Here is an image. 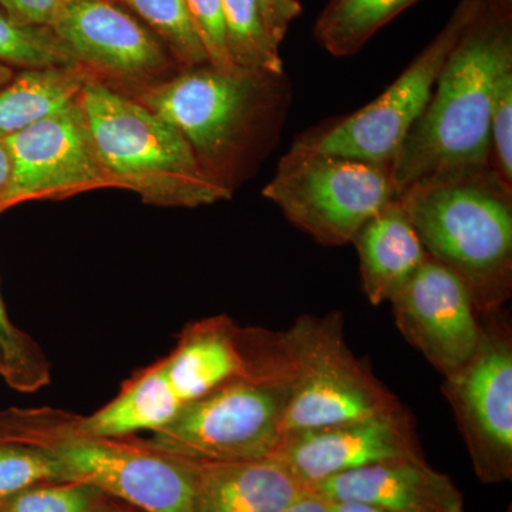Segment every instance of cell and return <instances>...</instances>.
Wrapping results in <instances>:
<instances>
[{
  "label": "cell",
  "instance_id": "cell-24",
  "mask_svg": "<svg viewBox=\"0 0 512 512\" xmlns=\"http://www.w3.org/2000/svg\"><path fill=\"white\" fill-rule=\"evenodd\" d=\"M0 63L20 69L79 64L50 26H23L0 10Z\"/></svg>",
  "mask_w": 512,
  "mask_h": 512
},
{
  "label": "cell",
  "instance_id": "cell-22",
  "mask_svg": "<svg viewBox=\"0 0 512 512\" xmlns=\"http://www.w3.org/2000/svg\"><path fill=\"white\" fill-rule=\"evenodd\" d=\"M222 8L228 53L235 66L251 73H285L258 0H222Z\"/></svg>",
  "mask_w": 512,
  "mask_h": 512
},
{
  "label": "cell",
  "instance_id": "cell-34",
  "mask_svg": "<svg viewBox=\"0 0 512 512\" xmlns=\"http://www.w3.org/2000/svg\"><path fill=\"white\" fill-rule=\"evenodd\" d=\"M333 512H389L372 507V505L359 503H332Z\"/></svg>",
  "mask_w": 512,
  "mask_h": 512
},
{
  "label": "cell",
  "instance_id": "cell-18",
  "mask_svg": "<svg viewBox=\"0 0 512 512\" xmlns=\"http://www.w3.org/2000/svg\"><path fill=\"white\" fill-rule=\"evenodd\" d=\"M352 244L359 255L363 292L375 306L389 302L429 258L399 198L370 218Z\"/></svg>",
  "mask_w": 512,
  "mask_h": 512
},
{
  "label": "cell",
  "instance_id": "cell-5",
  "mask_svg": "<svg viewBox=\"0 0 512 512\" xmlns=\"http://www.w3.org/2000/svg\"><path fill=\"white\" fill-rule=\"evenodd\" d=\"M79 103L109 187L127 188L158 207L231 198L232 191L202 170L180 131L130 94L92 77Z\"/></svg>",
  "mask_w": 512,
  "mask_h": 512
},
{
  "label": "cell",
  "instance_id": "cell-35",
  "mask_svg": "<svg viewBox=\"0 0 512 512\" xmlns=\"http://www.w3.org/2000/svg\"><path fill=\"white\" fill-rule=\"evenodd\" d=\"M16 70L8 64L0 63V89L6 86L15 77Z\"/></svg>",
  "mask_w": 512,
  "mask_h": 512
},
{
  "label": "cell",
  "instance_id": "cell-33",
  "mask_svg": "<svg viewBox=\"0 0 512 512\" xmlns=\"http://www.w3.org/2000/svg\"><path fill=\"white\" fill-rule=\"evenodd\" d=\"M10 164L8 151L3 146L2 140H0V214L3 212V195H5L6 188L9 183Z\"/></svg>",
  "mask_w": 512,
  "mask_h": 512
},
{
  "label": "cell",
  "instance_id": "cell-26",
  "mask_svg": "<svg viewBox=\"0 0 512 512\" xmlns=\"http://www.w3.org/2000/svg\"><path fill=\"white\" fill-rule=\"evenodd\" d=\"M110 501L82 481H46L0 501V512H104Z\"/></svg>",
  "mask_w": 512,
  "mask_h": 512
},
{
  "label": "cell",
  "instance_id": "cell-28",
  "mask_svg": "<svg viewBox=\"0 0 512 512\" xmlns=\"http://www.w3.org/2000/svg\"><path fill=\"white\" fill-rule=\"evenodd\" d=\"M490 167L512 190V66L495 84L490 126Z\"/></svg>",
  "mask_w": 512,
  "mask_h": 512
},
{
  "label": "cell",
  "instance_id": "cell-32",
  "mask_svg": "<svg viewBox=\"0 0 512 512\" xmlns=\"http://www.w3.org/2000/svg\"><path fill=\"white\" fill-rule=\"evenodd\" d=\"M282 512H333V504L311 488H306Z\"/></svg>",
  "mask_w": 512,
  "mask_h": 512
},
{
  "label": "cell",
  "instance_id": "cell-8",
  "mask_svg": "<svg viewBox=\"0 0 512 512\" xmlns=\"http://www.w3.org/2000/svg\"><path fill=\"white\" fill-rule=\"evenodd\" d=\"M286 335L292 393L282 434L366 419L400 406L346 345L339 312L301 316Z\"/></svg>",
  "mask_w": 512,
  "mask_h": 512
},
{
  "label": "cell",
  "instance_id": "cell-17",
  "mask_svg": "<svg viewBox=\"0 0 512 512\" xmlns=\"http://www.w3.org/2000/svg\"><path fill=\"white\" fill-rule=\"evenodd\" d=\"M305 490L274 456L200 463L195 512H282Z\"/></svg>",
  "mask_w": 512,
  "mask_h": 512
},
{
  "label": "cell",
  "instance_id": "cell-2",
  "mask_svg": "<svg viewBox=\"0 0 512 512\" xmlns=\"http://www.w3.org/2000/svg\"><path fill=\"white\" fill-rule=\"evenodd\" d=\"M433 261L466 284L481 315L512 292V190L490 165L431 175L399 195Z\"/></svg>",
  "mask_w": 512,
  "mask_h": 512
},
{
  "label": "cell",
  "instance_id": "cell-30",
  "mask_svg": "<svg viewBox=\"0 0 512 512\" xmlns=\"http://www.w3.org/2000/svg\"><path fill=\"white\" fill-rule=\"evenodd\" d=\"M60 6V0H0V10L23 26L52 25Z\"/></svg>",
  "mask_w": 512,
  "mask_h": 512
},
{
  "label": "cell",
  "instance_id": "cell-37",
  "mask_svg": "<svg viewBox=\"0 0 512 512\" xmlns=\"http://www.w3.org/2000/svg\"><path fill=\"white\" fill-rule=\"evenodd\" d=\"M60 2H62V5H63V3L80 2V0H60Z\"/></svg>",
  "mask_w": 512,
  "mask_h": 512
},
{
  "label": "cell",
  "instance_id": "cell-4",
  "mask_svg": "<svg viewBox=\"0 0 512 512\" xmlns=\"http://www.w3.org/2000/svg\"><path fill=\"white\" fill-rule=\"evenodd\" d=\"M0 439L42 448L67 480L141 512H195L200 463L154 450L140 440L92 436L77 416L52 409L0 412Z\"/></svg>",
  "mask_w": 512,
  "mask_h": 512
},
{
  "label": "cell",
  "instance_id": "cell-31",
  "mask_svg": "<svg viewBox=\"0 0 512 512\" xmlns=\"http://www.w3.org/2000/svg\"><path fill=\"white\" fill-rule=\"evenodd\" d=\"M258 3L269 35L281 47L292 23L303 12L302 3L299 0H258Z\"/></svg>",
  "mask_w": 512,
  "mask_h": 512
},
{
  "label": "cell",
  "instance_id": "cell-3",
  "mask_svg": "<svg viewBox=\"0 0 512 512\" xmlns=\"http://www.w3.org/2000/svg\"><path fill=\"white\" fill-rule=\"evenodd\" d=\"M130 96L177 128L202 170L232 191L249 147L259 136H276L292 90L285 73L232 76L202 64Z\"/></svg>",
  "mask_w": 512,
  "mask_h": 512
},
{
  "label": "cell",
  "instance_id": "cell-6",
  "mask_svg": "<svg viewBox=\"0 0 512 512\" xmlns=\"http://www.w3.org/2000/svg\"><path fill=\"white\" fill-rule=\"evenodd\" d=\"M262 195L319 244L339 247L352 242L396 191L390 165L291 147Z\"/></svg>",
  "mask_w": 512,
  "mask_h": 512
},
{
  "label": "cell",
  "instance_id": "cell-20",
  "mask_svg": "<svg viewBox=\"0 0 512 512\" xmlns=\"http://www.w3.org/2000/svg\"><path fill=\"white\" fill-rule=\"evenodd\" d=\"M92 77L96 76L82 64L16 73L0 89V138L72 106Z\"/></svg>",
  "mask_w": 512,
  "mask_h": 512
},
{
  "label": "cell",
  "instance_id": "cell-1",
  "mask_svg": "<svg viewBox=\"0 0 512 512\" xmlns=\"http://www.w3.org/2000/svg\"><path fill=\"white\" fill-rule=\"evenodd\" d=\"M510 66L512 12L485 0L390 165L396 198L431 175L490 165L495 84Z\"/></svg>",
  "mask_w": 512,
  "mask_h": 512
},
{
  "label": "cell",
  "instance_id": "cell-36",
  "mask_svg": "<svg viewBox=\"0 0 512 512\" xmlns=\"http://www.w3.org/2000/svg\"><path fill=\"white\" fill-rule=\"evenodd\" d=\"M104 512H141L140 510H137V508L131 507V505H127L124 503H120V501L113 500L111 498V501L109 505H107L106 511Z\"/></svg>",
  "mask_w": 512,
  "mask_h": 512
},
{
  "label": "cell",
  "instance_id": "cell-10",
  "mask_svg": "<svg viewBox=\"0 0 512 512\" xmlns=\"http://www.w3.org/2000/svg\"><path fill=\"white\" fill-rule=\"evenodd\" d=\"M481 322L476 353L444 377L443 393L478 480L501 484L512 478V329L503 309L484 313Z\"/></svg>",
  "mask_w": 512,
  "mask_h": 512
},
{
  "label": "cell",
  "instance_id": "cell-25",
  "mask_svg": "<svg viewBox=\"0 0 512 512\" xmlns=\"http://www.w3.org/2000/svg\"><path fill=\"white\" fill-rule=\"evenodd\" d=\"M0 376L22 393H33L50 383L45 353L10 319L0 292Z\"/></svg>",
  "mask_w": 512,
  "mask_h": 512
},
{
  "label": "cell",
  "instance_id": "cell-9",
  "mask_svg": "<svg viewBox=\"0 0 512 512\" xmlns=\"http://www.w3.org/2000/svg\"><path fill=\"white\" fill-rule=\"evenodd\" d=\"M485 0H460L444 28L394 83L363 109L299 134L292 147L392 165L407 134L429 103L444 63Z\"/></svg>",
  "mask_w": 512,
  "mask_h": 512
},
{
  "label": "cell",
  "instance_id": "cell-29",
  "mask_svg": "<svg viewBox=\"0 0 512 512\" xmlns=\"http://www.w3.org/2000/svg\"><path fill=\"white\" fill-rule=\"evenodd\" d=\"M187 6L192 25L207 53L208 63L232 76L244 73L235 66L228 53L222 0H187Z\"/></svg>",
  "mask_w": 512,
  "mask_h": 512
},
{
  "label": "cell",
  "instance_id": "cell-15",
  "mask_svg": "<svg viewBox=\"0 0 512 512\" xmlns=\"http://www.w3.org/2000/svg\"><path fill=\"white\" fill-rule=\"evenodd\" d=\"M309 488L330 503L366 504L389 512H464L457 485L426 458L383 461Z\"/></svg>",
  "mask_w": 512,
  "mask_h": 512
},
{
  "label": "cell",
  "instance_id": "cell-38",
  "mask_svg": "<svg viewBox=\"0 0 512 512\" xmlns=\"http://www.w3.org/2000/svg\"><path fill=\"white\" fill-rule=\"evenodd\" d=\"M508 512H511V508H510V510H508Z\"/></svg>",
  "mask_w": 512,
  "mask_h": 512
},
{
  "label": "cell",
  "instance_id": "cell-12",
  "mask_svg": "<svg viewBox=\"0 0 512 512\" xmlns=\"http://www.w3.org/2000/svg\"><path fill=\"white\" fill-rule=\"evenodd\" d=\"M0 140L10 164L3 211L25 201L63 200L109 187L79 100Z\"/></svg>",
  "mask_w": 512,
  "mask_h": 512
},
{
  "label": "cell",
  "instance_id": "cell-14",
  "mask_svg": "<svg viewBox=\"0 0 512 512\" xmlns=\"http://www.w3.org/2000/svg\"><path fill=\"white\" fill-rule=\"evenodd\" d=\"M274 457L306 488L333 476L390 460H424L402 404L366 419L282 434Z\"/></svg>",
  "mask_w": 512,
  "mask_h": 512
},
{
  "label": "cell",
  "instance_id": "cell-13",
  "mask_svg": "<svg viewBox=\"0 0 512 512\" xmlns=\"http://www.w3.org/2000/svg\"><path fill=\"white\" fill-rule=\"evenodd\" d=\"M389 302L403 338L444 377L476 353L481 313L466 284L446 266L427 258Z\"/></svg>",
  "mask_w": 512,
  "mask_h": 512
},
{
  "label": "cell",
  "instance_id": "cell-23",
  "mask_svg": "<svg viewBox=\"0 0 512 512\" xmlns=\"http://www.w3.org/2000/svg\"><path fill=\"white\" fill-rule=\"evenodd\" d=\"M153 30L170 50L181 69L208 63L207 53L194 25L187 0H120Z\"/></svg>",
  "mask_w": 512,
  "mask_h": 512
},
{
  "label": "cell",
  "instance_id": "cell-19",
  "mask_svg": "<svg viewBox=\"0 0 512 512\" xmlns=\"http://www.w3.org/2000/svg\"><path fill=\"white\" fill-rule=\"evenodd\" d=\"M183 406L160 360L128 380L96 413L77 416V427L92 436L126 439L140 431L156 433L163 429Z\"/></svg>",
  "mask_w": 512,
  "mask_h": 512
},
{
  "label": "cell",
  "instance_id": "cell-27",
  "mask_svg": "<svg viewBox=\"0 0 512 512\" xmlns=\"http://www.w3.org/2000/svg\"><path fill=\"white\" fill-rule=\"evenodd\" d=\"M63 480L62 467L42 448L0 439V501L32 485Z\"/></svg>",
  "mask_w": 512,
  "mask_h": 512
},
{
  "label": "cell",
  "instance_id": "cell-21",
  "mask_svg": "<svg viewBox=\"0 0 512 512\" xmlns=\"http://www.w3.org/2000/svg\"><path fill=\"white\" fill-rule=\"evenodd\" d=\"M419 0H328L313 26V39L329 55L359 53L387 23Z\"/></svg>",
  "mask_w": 512,
  "mask_h": 512
},
{
  "label": "cell",
  "instance_id": "cell-7",
  "mask_svg": "<svg viewBox=\"0 0 512 512\" xmlns=\"http://www.w3.org/2000/svg\"><path fill=\"white\" fill-rule=\"evenodd\" d=\"M292 387L268 377L232 380L184 404L167 426L141 443L195 463L272 457Z\"/></svg>",
  "mask_w": 512,
  "mask_h": 512
},
{
  "label": "cell",
  "instance_id": "cell-11",
  "mask_svg": "<svg viewBox=\"0 0 512 512\" xmlns=\"http://www.w3.org/2000/svg\"><path fill=\"white\" fill-rule=\"evenodd\" d=\"M50 28L79 64L127 94L181 70L160 37L120 0L63 3Z\"/></svg>",
  "mask_w": 512,
  "mask_h": 512
},
{
  "label": "cell",
  "instance_id": "cell-16",
  "mask_svg": "<svg viewBox=\"0 0 512 512\" xmlns=\"http://www.w3.org/2000/svg\"><path fill=\"white\" fill-rule=\"evenodd\" d=\"M163 363L168 380L183 404L194 402L232 380L249 376L239 328L227 316L192 323Z\"/></svg>",
  "mask_w": 512,
  "mask_h": 512
}]
</instances>
